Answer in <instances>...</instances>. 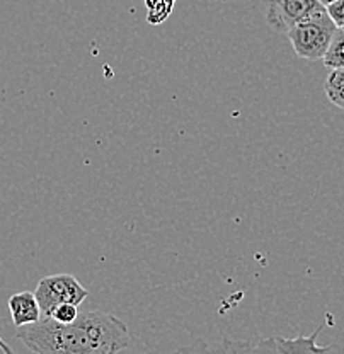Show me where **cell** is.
<instances>
[{
  "mask_svg": "<svg viewBox=\"0 0 344 354\" xmlns=\"http://www.w3.org/2000/svg\"><path fill=\"white\" fill-rule=\"evenodd\" d=\"M16 337L35 354H120L132 346L127 324L106 312H80L72 324L42 317Z\"/></svg>",
  "mask_w": 344,
  "mask_h": 354,
  "instance_id": "obj_1",
  "label": "cell"
},
{
  "mask_svg": "<svg viewBox=\"0 0 344 354\" xmlns=\"http://www.w3.org/2000/svg\"><path fill=\"white\" fill-rule=\"evenodd\" d=\"M336 29H338V26L332 22L324 7L307 19L295 24L287 32V36L297 57L303 58V60L316 62L324 58Z\"/></svg>",
  "mask_w": 344,
  "mask_h": 354,
  "instance_id": "obj_2",
  "label": "cell"
},
{
  "mask_svg": "<svg viewBox=\"0 0 344 354\" xmlns=\"http://www.w3.org/2000/svg\"><path fill=\"white\" fill-rule=\"evenodd\" d=\"M35 297L42 308V315L51 317L53 310L62 304H73L80 307L89 297V291L72 274H53L46 276L38 283Z\"/></svg>",
  "mask_w": 344,
  "mask_h": 354,
  "instance_id": "obj_3",
  "label": "cell"
},
{
  "mask_svg": "<svg viewBox=\"0 0 344 354\" xmlns=\"http://www.w3.org/2000/svg\"><path fill=\"white\" fill-rule=\"evenodd\" d=\"M324 9L319 0H266V22L271 31L287 35L295 24Z\"/></svg>",
  "mask_w": 344,
  "mask_h": 354,
  "instance_id": "obj_4",
  "label": "cell"
},
{
  "mask_svg": "<svg viewBox=\"0 0 344 354\" xmlns=\"http://www.w3.org/2000/svg\"><path fill=\"white\" fill-rule=\"evenodd\" d=\"M172 354H283L278 346V339L268 337L257 342L251 341H221L208 344L198 339L193 344L181 346Z\"/></svg>",
  "mask_w": 344,
  "mask_h": 354,
  "instance_id": "obj_5",
  "label": "cell"
},
{
  "mask_svg": "<svg viewBox=\"0 0 344 354\" xmlns=\"http://www.w3.org/2000/svg\"><path fill=\"white\" fill-rule=\"evenodd\" d=\"M9 312L14 327L29 326L42 319V308L31 291H21L9 298Z\"/></svg>",
  "mask_w": 344,
  "mask_h": 354,
  "instance_id": "obj_6",
  "label": "cell"
},
{
  "mask_svg": "<svg viewBox=\"0 0 344 354\" xmlns=\"http://www.w3.org/2000/svg\"><path fill=\"white\" fill-rule=\"evenodd\" d=\"M324 329L323 326L317 327V330L312 335H298L293 339H284V337H276L278 339V346L283 354H327L332 349V346H317L316 339L320 334V330Z\"/></svg>",
  "mask_w": 344,
  "mask_h": 354,
  "instance_id": "obj_7",
  "label": "cell"
},
{
  "mask_svg": "<svg viewBox=\"0 0 344 354\" xmlns=\"http://www.w3.org/2000/svg\"><path fill=\"white\" fill-rule=\"evenodd\" d=\"M325 95L336 108L344 109V68L331 70L324 84Z\"/></svg>",
  "mask_w": 344,
  "mask_h": 354,
  "instance_id": "obj_8",
  "label": "cell"
},
{
  "mask_svg": "<svg viewBox=\"0 0 344 354\" xmlns=\"http://www.w3.org/2000/svg\"><path fill=\"white\" fill-rule=\"evenodd\" d=\"M324 65L331 70L344 68V28L336 29L332 41L323 58Z\"/></svg>",
  "mask_w": 344,
  "mask_h": 354,
  "instance_id": "obj_9",
  "label": "cell"
},
{
  "mask_svg": "<svg viewBox=\"0 0 344 354\" xmlns=\"http://www.w3.org/2000/svg\"><path fill=\"white\" fill-rule=\"evenodd\" d=\"M79 313H80L79 305L62 304L53 310V313H51V319H55L57 322H60V324H72L73 320H77Z\"/></svg>",
  "mask_w": 344,
  "mask_h": 354,
  "instance_id": "obj_10",
  "label": "cell"
},
{
  "mask_svg": "<svg viewBox=\"0 0 344 354\" xmlns=\"http://www.w3.org/2000/svg\"><path fill=\"white\" fill-rule=\"evenodd\" d=\"M325 10L338 28H344V0H334L325 7Z\"/></svg>",
  "mask_w": 344,
  "mask_h": 354,
  "instance_id": "obj_11",
  "label": "cell"
},
{
  "mask_svg": "<svg viewBox=\"0 0 344 354\" xmlns=\"http://www.w3.org/2000/svg\"><path fill=\"white\" fill-rule=\"evenodd\" d=\"M319 2H320V3H323V6H324V7H327V6H329V3H332V2H334V0H319Z\"/></svg>",
  "mask_w": 344,
  "mask_h": 354,
  "instance_id": "obj_12",
  "label": "cell"
}]
</instances>
